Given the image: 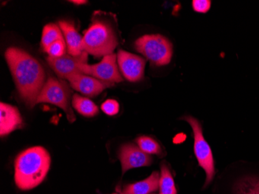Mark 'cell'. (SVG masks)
Here are the masks:
<instances>
[{
  "mask_svg": "<svg viewBox=\"0 0 259 194\" xmlns=\"http://www.w3.org/2000/svg\"><path fill=\"white\" fill-rule=\"evenodd\" d=\"M88 54L83 52L78 56L65 54L60 58L48 57L47 62L60 79H67L81 73L79 69L81 64L87 63Z\"/></svg>",
  "mask_w": 259,
  "mask_h": 194,
  "instance_id": "8",
  "label": "cell"
},
{
  "mask_svg": "<svg viewBox=\"0 0 259 194\" xmlns=\"http://www.w3.org/2000/svg\"><path fill=\"white\" fill-rule=\"evenodd\" d=\"M23 128V118L15 106L7 103H0V135H10V133Z\"/></svg>",
  "mask_w": 259,
  "mask_h": 194,
  "instance_id": "12",
  "label": "cell"
},
{
  "mask_svg": "<svg viewBox=\"0 0 259 194\" xmlns=\"http://www.w3.org/2000/svg\"><path fill=\"white\" fill-rule=\"evenodd\" d=\"M66 48L65 40H58L46 48L45 52L49 54V57L52 58H60L66 54Z\"/></svg>",
  "mask_w": 259,
  "mask_h": 194,
  "instance_id": "20",
  "label": "cell"
},
{
  "mask_svg": "<svg viewBox=\"0 0 259 194\" xmlns=\"http://www.w3.org/2000/svg\"><path fill=\"white\" fill-rule=\"evenodd\" d=\"M113 17L100 11L93 14L91 24L84 32L83 52L97 58L113 54L119 45L116 22L112 20Z\"/></svg>",
  "mask_w": 259,
  "mask_h": 194,
  "instance_id": "3",
  "label": "cell"
},
{
  "mask_svg": "<svg viewBox=\"0 0 259 194\" xmlns=\"http://www.w3.org/2000/svg\"><path fill=\"white\" fill-rule=\"evenodd\" d=\"M113 194H116V193H113Z\"/></svg>",
  "mask_w": 259,
  "mask_h": 194,
  "instance_id": "25",
  "label": "cell"
},
{
  "mask_svg": "<svg viewBox=\"0 0 259 194\" xmlns=\"http://www.w3.org/2000/svg\"><path fill=\"white\" fill-rule=\"evenodd\" d=\"M116 60L117 56L116 54H110L103 57L100 63L92 65L87 63L81 64L79 69L81 73L94 77L105 83L114 85L115 83L123 81V78L119 71L118 65L116 64Z\"/></svg>",
  "mask_w": 259,
  "mask_h": 194,
  "instance_id": "7",
  "label": "cell"
},
{
  "mask_svg": "<svg viewBox=\"0 0 259 194\" xmlns=\"http://www.w3.org/2000/svg\"><path fill=\"white\" fill-rule=\"evenodd\" d=\"M234 194H259L258 176H246L235 183Z\"/></svg>",
  "mask_w": 259,
  "mask_h": 194,
  "instance_id": "16",
  "label": "cell"
},
{
  "mask_svg": "<svg viewBox=\"0 0 259 194\" xmlns=\"http://www.w3.org/2000/svg\"><path fill=\"white\" fill-rule=\"evenodd\" d=\"M135 48L154 65L163 66L171 62L172 45L162 35H144L135 42Z\"/></svg>",
  "mask_w": 259,
  "mask_h": 194,
  "instance_id": "5",
  "label": "cell"
},
{
  "mask_svg": "<svg viewBox=\"0 0 259 194\" xmlns=\"http://www.w3.org/2000/svg\"><path fill=\"white\" fill-rule=\"evenodd\" d=\"M160 175L158 172H154L147 179L138 183L126 185L121 194H150L158 190L159 188Z\"/></svg>",
  "mask_w": 259,
  "mask_h": 194,
  "instance_id": "14",
  "label": "cell"
},
{
  "mask_svg": "<svg viewBox=\"0 0 259 194\" xmlns=\"http://www.w3.org/2000/svg\"><path fill=\"white\" fill-rule=\"evenodd\" d=\"M58 40H65L60 27L55 23H49L43 29L41 37V46L44 51L54 42Z\"/></svg>",
  "mask_w": 259,
  "mask_h": 194,
  "instance_id": "17",
  "label": "cell"
},
{
  "mask_svg": "<svg viewBox=\"0 0 259 194\" xmlns=\"http://www.w3.org/2000/svg\"><path fill=\"white\" fill-rule=\"evenodd\" d=\"M68 81L69 82L70 87L73 90L89 97H95L106 89L113 86L83 73L72 75L68 79Z\"/></svg>",
  "mask_w": 259,
  "mask_h": 194,
  "instance_id": "11",
  "label": "cell"
},
{
  "mask_svg": "<svg viewBox=\"0 0 259 194\" xmlns=\"http://www.w3.org/2000/svg\"><path fill=\"white\" fill-rule=\"evenodd\" d=\"M138 146L144 152L150 154H160L161 153V148L160 144L155 139L148 136H141L136 139Z\"/></svg>",
  "mask_w": 259,
  "mask_h": 194,
  "instance_id": "19",
  "label": "cell"
},
{
  "mask_svg": "<svg viewBox=\"0 0 259 194\" xmlns=\"http://www.w3.org/2000/svg\"><path fill=\"white\" fill-rule=\"evenodd\" d=\"M72 104L78 113L87 118H93L99 113L98 106L90 99L80 95L72 96Z\"/></svg>",
  "mask_w": 259,
  "mask_h": 194,
  "instance_id": "15",
  "label": "cell"
},
{
  "mask_svg": "<svg viewBox=\"0 0 259 194\" xmlns=\"http://www.w3.org/2000/svg\"><path fill=\"white\" fill-rule=\"evenodd\" d=\"M101 109L106 114L113 116L118 113L120 105L116 100H107L102 104Z\"/></svg>",
  "mask_w": 259,
  "mask_h": 194,
  "instance_id": "21",
  "label": "cell"
},
{
  "mask_svg": "<svg viewBox=\"0 0 259 194\" xmlns=\"http://www.w3.org/2000/svg\"><path fill=\"white\" fill-rule=\"evenodd\" d=\"M190 124L194 135V152L199 166L203 168L206 175L204 187L211 183L215 176V163L213 153L209 144L203 135V128L197 119L191 116L183 118Z\"/></svg>",
  "mask_w": 259,
  "mask_h": 194,
  "instance_id": "6",
  "label": "cell"
},
{
  "mask_svg": "<svg viewBox=\"0 0 259 194\" xmlns=\"http://www.w3.org/2000/svg\"><path fill=\"white\" fill-rule=\"evenodd\" d=\"M116 56L119 69L126 80L136 83L143 80L146 64L144 58L123 50H119Z\"/></svg>",
  "mask_w": 259,
  "mask_h": 194,
  "instance_id": "9",
  "label": "cell"
},
{
  "mask_svg": "<svg viewBox=\"0 0 259 194\" xmlns=\"http://www.w3.org/2000/svg\"><path fill=\"white\" fill-rule=\"evenodd\" d=\"M118 157L121 163L123 175L130 169L151 166L153 161L150 154L144 152L134 144H123L119 150Z\"/></svg>",
  "mask_w": 259,
  "mask_h": 194,
  "instance_id": "10",
  "label": "cell"
},
{
  "mask_svg": "<svg viewBox=\"0 0 259 194\" xmlns=\"http://www.w3.org/2000/svg\"><path fill=\"white\" fill-rule=\"evenodd\" d=\"M51 156L41 146H34L22 151L14 163L16 185L21 190L34 189L45 180L50 169Z\"/></svg>",
  "mask_w": 259,
  "mask_h": 194,
  "instance_id": "2",
  "label": "cell"
},
{
  "mask_svg": "<svg viewBox=\"0 0 259 194\" xmlns=\"http://www.w3.org/2000/svg\"><path fill=\"white\" fill-rule=\"evenodd\" d=\"M71 2L73 3V4H78V5H81V4H87V1H84V0H82V1H76V0H74V1H71Z\"/></svg>",
  "mask_w": 259,
  "mask_h": 194,
  "instance_id": "23",
  "label": "cell"
},
{
  "mask_svg": "<svg viewBox=\"0 0 259 194\" xmlns=\"http://www.w3.org/2000/svg\"><path fill=\"white\" fill-rule=\"evenodd\" d=\"M159 194H177L174 179L171 171L166 165L163 163L161 166L159 179Z\"/></svg>",
  "mask_w": 259,
  "mask_h": 194,
  "instance_id": "18",
  "label": "cell"
},
{
  "mask_svg": "<svg viewBox=\"0 0 259 194\" xmlns=\"http://www.w3.org/2000/svg\"><path fill=\"white\" fill-rule=\"evenodd\" d=\"M5 58L20 97L33 108L45 84L43 67L34 57L14 47L6 51Z\"/></svg>",
  "mask_w": 259,
  "mask_h": 194,
  "instance_id": "1",
  "label": "cell"
},
{
  "mask_svg": "<svg viewBox=\"0 0 259 194\" xmlns=\"http://www.w3.org/2000/svg\"><path fill=\"white\" fill-rule=\"evenodd\" d=\"M71 88L72 87L64 80L49 77L39 94L37 104L46 103L55 105L65 111L70 123H73L76 120V117L71 106L72 96Z\"/></svg>",
  "mask_w": 259,
  "mask_h": 194,
  "instance_id": "4",
  "label": "cell"
},
{
  "mask_svg": "<svg viewBox=\"0 0 259 194\" xmlns=\"http://www.w3.org/2000/svg\"><path fill=\"white\" fill-rule=\"evenodd\" d=\"M59 27L63 33L67 46V52L72 56H78L83 52V37L78 33L72 22L60 20Z\"/></svg>",
  "mask_w": 259,
  "mask_h": 194,
  "instance_id": "13",
  "label": "cell"
},
{
  "mask_svg": "<svg viewBox=\"0 0 259 194\" xmlns=\"http://www.w3.org/2000/svg\"><path fill=\"white\" fill-rule=\"evenodd\" d=\"M150 194H154V193H150Z\"/></svg>",
  "mask_w": 259,
  "mask_h": 194,
  "instance_id": "24",
  "label": "cell"
},
{
  "mask_svg": "<svg viewBox=\"0 0 259 194\" xmlns=\"http://www.w3.org/2000/svg\"><path fill=\"white\" fill-rule=\"evenodd\" d=\"M211 2L208 0H193V8L197 13L205 14L210 9Z\"/></svg>",
  "mask_w": 259,
  "mask_h": 194,
  "instance_id": "22",
  "label": "cell"
}]
</instances>
